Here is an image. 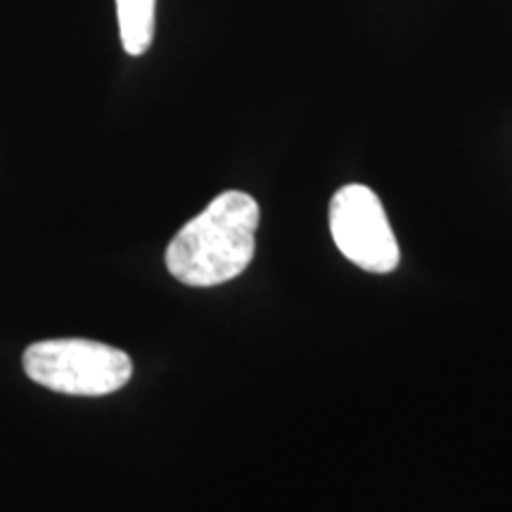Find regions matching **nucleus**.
<instances>
[{"mask_svg":"<svg viewBox=\"0 0 512 512\" xmlns=\"http://www.w3.org/2000/svg\"><path fill=\"white\" fill-rule=\"evenodd\" d=\"M330 233L339 252L368 273H392L401 254L387 211L368 185L349 183L330 202Z\"/></svg>","mask_w":512,"mask_h":512,"instance_id":"nucleus-3","label":"nucleus"},{"mask_svg":"<svg viewBox=\"0 0 512 512\" xmlns=\"http://www.w3.org/2000/svg\"><path fill=\"white\" fill-rule=\"evenodd\" d=\"M261 209L252 195L226 190L185 223L166 247V268L178 283L216 287L252 264Z\"/></svg>","mask_w":512,"mask_h":512,"instance_id":"nucleus-1","label":"nucleus"},{"mask_svg":"<svg viewBox=\"0 0 512 512\" xmlns=\"http://www.w3.org/2000/svg\"><path fill=\"white\" fill-rule=\"evenodd\" d=\"M24 373L41 387L72 396H107L131 380L126 351L93 339H46L24 351Z\"/></svg>","mask_w":512,"mask_h":512,"instance_id":"nucleus-2","label":"nucleus"},{"mask_svg":"<svg viewBox=\"0 0 512 512\" xmlns=\"http://www.w3.org/2000/svg\"><path fill=\"white\" fill-rule=\"evenodd\" d=\"M157 0H117L121 48L126 55H145L155 38Z\"/></svg>","mask_w":512,"mask_h":512,"instance_id":"nucleus-4","label":"nucleus"}]
</instances>
